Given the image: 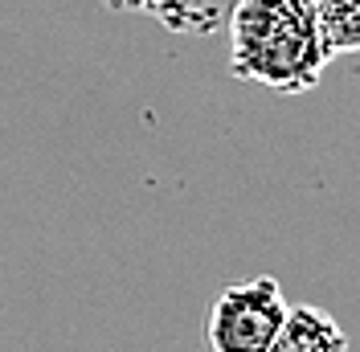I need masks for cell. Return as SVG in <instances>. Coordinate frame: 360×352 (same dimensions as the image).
<instances>
[{"mask_svg": "<svg viewBox=\"0 0 360 352\" xmlns=\"http://www.w3.org/2000/svg\"><path fill=\"white\" fill-rule=\"evenodd\" d=\"M229 70L242 82L303 94L336 58L311 0H238L225 17Z\"/></svg>", "mask_w": 360, "mask_h": 352, "instance_id": "6da1fadb", "label": "cell"}, {"mask_svg": "<svg viewBox=\"0 0 360 352\" xmlns=\"http://www.w3.org/2000/svg\"><path fill=\"white\" fill-rule=\"evenodd\" d=\"M287 299L270 275L229 283L209 311V348L213 352H266L283 328Z\"/></svg>", "mask_w": 360, "mask_h": 352, "instance_id": "7a4b0ae2", "label": "cell"}, {"mask_svg": "<svg viewBox=\"0 0 360 352\" xmlns=\"http://www.w3.org/2000/svg\"><path fill=\"white\" fill-rule=\"evenodd\" d=\"M115 13H139L172 33H217L238 0H103Z\"/></svg>", "mask_w": 360, "mask_h": 352, "instance_id": "3957f363", "label": "cell"}, {"mask_svg": "<svg viewBox=\"0 0 360 352\" xmlns=\"http://www.w3.org/2000/svg\"><path fill=\"white\" fill-rule=\"evenodd\" d=\"M266 352H352V348H348L344 328L328 311L299 303V308H287L283 328L274 332Z\"/></svg>", "mask_w": 360, "mask_h": 352, "instance_id": "277c9868", "label": "cell"}, {"mask_svg": "<svg viewBox=\"0 0 360 352\" xmlns=\"http://www.w3.org/2000/svg\"><path fill=\"white\" fill-rule=\"evenodd\" d=\"M332 54L360 49V0H311Z\"/></svg>", "mask_w": 360, "mask_h": 352, "instance_id": "5b68a950", "label": "cell"}]
</instances>
